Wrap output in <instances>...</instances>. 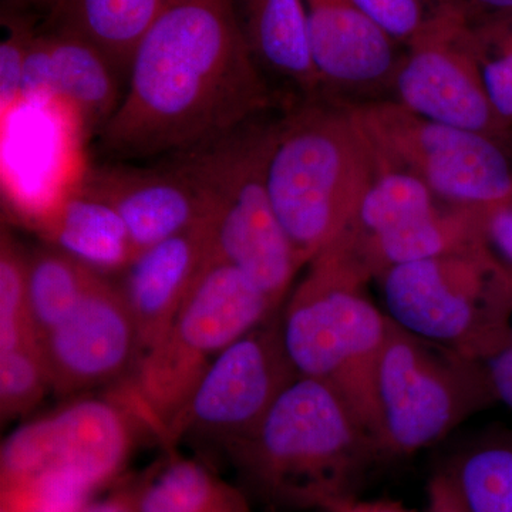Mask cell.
<instances>
[{"mask_svg": "<svg viewBox=\"0 0 512 512\" xmlns=\"http://www.w3.org/2000/svg\"><path fill=\"white\" fill-rule=\"evenodd\" d=\"M298 377L285 348L281 313L276 312L212 360L170 444L192 433L231 448L259 426Z\"/></svg>", "mask_w": 512, "mask_h": 512, "instance_id": "11", "label": "cell"}, {"mask_svg": "<svg viewBox=\"0 0 512 512\" xmlns=\"http://www.w3.org/2000/svg\"><path fill=\"white\" fill-rule=\"evenodd\" d=\"M498 403L512 410V346L485 360Z\"/></svg>", "mask_w": 512, "mask_h": 512, "instance_id": "33", "label": "cell"}, {"mask_svg": "<svg viewBox=\"0 0 512 512\" xmlns=\"http://www.w3.org/2000/svg\"><path fill=\"white\" fill-rule=\"evenodd\" d=\"M130 497L137 512H254L237 488L180 457L168 460Z\"/></svg>", "mask_w": 512, "mask_h": 512, "instance_id": "22", "label": "cell"}, {"mask_svg": "<svg viewBox=\"0 0 512 512\" xmlns=\"http://www.w3.org/2000/svg\"><path fill=\"white\" fill-rule=\"evenodd\" d=\"M352 109L382 167L413 175L451 204L495 208L512 202L511 165L501 141L424 119L393 100Z\"/></svg>", "mask_w": 512, "mask_h": 512, "instance_id": "9", "label": "cell"}, {"mask_svg": "<svg viewBox=\"0 0 512 512\" xmlns=\"http://www.w3.org/2000/svg\"><path fill=\"white\" fill-rule=\"evenodd\" d=\"M468 16L493 15L511 12L512 0H458Z\"/></svg>", "mask_w": 512, "mask_h": 512, "instance_id": "35", "label": "cell"}, {"mask_svg": "<svg viewBox=\"0 0 512 512\" xmlns=\"http://www.w3.org/2000/svg\"><path fill=\"white\" fill-rule=\"evenodd\" d=\"M379 173L352 104L320 97L282 110L266 180L303 266L345 231Z\"/></svg>", "mask_w": 512, "mask_h": 512, "instance_id": "2", "label": "cell"}, {"mask_svg": "<svg viewBox=\"0 0 512 512\" xmlns=\"http://www.w3.org/2000/svg\"><path fill=\"white\" fill-rule=\"evenodd\" d=\"M212 256L214 234L208 218L144 249L124 271L120 288L136 322L137 359L164 338Z\"/></svg>", "mask_w": 512, "mask_h": 512, "instance_id": "17", "label": "cell"}, {"mask_svg": "<svg viewBox=\"0 0 512 512\" xmlns=\"http://www.w3.org/2000/svg\"><path fill=\"white\" fill-rule=\"evenodd\" d=\"M22 96L25 104L32 101H55L52 56L46 35L32 33L30 36L23 67Z\"/></svg>", "mask_w": 512, "mask_h": 512, "instance_id": "30", "label": "cell"}, {"mask_svg": "<svg viewBox=\"0 0 512 512\" xmlns=\"http://www.w3.org/2000/svg\"><path fill=\"white\" fill-rule=\"evenodd\" d=\"M493 210L451 204L413 175L382 167L339 237L377 279L392 266L488 244Z\"/></svg>", "mask_w": 512, "mask_h": 512, "instance_id": "10", "label": "cell"}, {"mask_svg": "<svg viewBox=\"0 0 512 512\" xmlns=\"http://www.w3.org/2000/svg\"><path fill=\"white\" fill-rule=\"evenodd\" d=\"M167 0H59L57 28L82 37L109 60L119 73H128L141 37Z\"/></svg>", "mask_w": 512, "mask_h": 512, "instance_id": "21", "label": "cell"}, {"mask_svg": "<svg viewBox=\"0 0 512 512\" xmlns=\"http://www.w3.org/2000/svg\"><path fill=\"white\" fill-rule=\"evenodd\" d=\"M50 386L49 372L37 340L0 353V410L2 419L22 416L42 400Z\"/></svg>", "mask_w": 512, "mask_h": 512, "instance_id": "27", "label": "cell"}, {"mask_svg": "<svg viewBox=\"0 0 512 512\" xmlns=\"http://www.w3.org/2000/svg\"><path fill=\"white\" fill-rule=\"evenodd\" d=\"M97 275L53 247L28 255V316L37 342L72 315Z\"/></svg>", "mask_w": 512, "mask_h": 512, "instance_id": "24", "label": "cell"}, {"mask_svg": "<svg viewBox=\"0 0 512 512\" xmlns=\"http://www.w3.org/2000/svg\"><path fill=\"white\" fill-rule=\"evenodd\" d=\"M427 498H429V508L426 512H468L453 481L444 470L431 477Z\"/></svg>", "mask_w": 512, "mask_h": 512, "instance_id": "32", "label": "cell"}, {"mask_svg": "<svg viewBox=\"0 0 512 512\" xmlns=\"http://www.w3.org/2000/svg\"><path fill=\"white\" fill-rule=\"evenodd\" d=\"M37 340L28 316V255L5 231L0 241V353Z\"/></svg>", "mask_w": 512, "mask_h": 512, "instance_id": "26", "label": "cell"}, {"mask_svg": "<svg viewBox=\"0 0 512 512\" xmlns=\"http://www.w3.org/2000/svg\"><path fill=\"white\" fill-rule=\"evenodd\" d=\"M37 423L45 454L40 471H62L93 493L119 476L131 454L134 426H140L113 396L77 400Z\"/></svg>", "mask_w": 512, "mask_h": 512, "instance_id": "16", "label": "cell"}, {"mask_svg": "<svg viewBox=\"0 0 512 512\" xmlns=\"http://www.w3.org/2000/svg\"><path fill=\"white\" fill-rule=\"evenodd\" d=\"M229 451L272 503L325 512L356 497L360 480L382 458L342 397L329 384L303 376Z\"/></svg>", "mask_w": 512, "mask_h": 512, "instance_id": "4", "label": "cell"}, {"mask_svg": "<svg viewBox=\"0 0 512 512\" xmlns=\"http://www.w3.org/2000/svg\"><path fill=\"white\" fill-rule=\"evenodd\" d=\"M313 66L326 99L390 92L406 47L350 0H305Z\"/></svg>", "mask_w": 512, "mask_h": 512, "instance_id": "14", "label": "cell"}, {"mask_svg": "<svg viewBox=\"0 0 512 512\" xmlns=\"http://www.w3.org/2000/svg\"><path fill=\"white\" fill-rule=\"evenodd\" d=\"M22 2H29V3H53V5H56L59 0H22Z\"/></svg>", "mask_w": 512, "mask_h": 512, "instance_id": "37", "label": "cell"}, {"mask_svg": "<svg viewBox=\"0 0 512 512\" xmlns=\"http://www.w3.org/2000/svg\"><path fill=\"white\" fill-rule=\"evenodd\" d=\"M82 512H137V510L130 494H119L103 500H92Z\"/></svg>", "mask_w": 512, "mask_h": 512, "instance_id": "36", "label": "cell"}, {"mask_svg": "<svg viewBox=\"0 0 512 512\" xmlns=\"http://www.w3.org/2000/svg\"><path fill=\"white\" fill-rule=\"evenodd\" d=\"M444 471L468 512H512V430L481 434Z\"/></svg>", "mask_w": 512, "mask_h": 512, "instance_id": "23", "label": "cell"}, {"mask_svg": "<svg viewBox=\"0 0 512 512\" xmlns=\"http://www.w3.org/2000/svg\"><path fill=\"white\" fill-rule=\"evenodd\" d=\"M389 100L424 119L504 141L511 128L498 119L485 92L468 35V15L458 2L413 42L394 73Z\"/></svg>", "mask_w": 512, "mask_h": 512, "instance_id": "12", "label": "cell"}, {"mask_svg": "<svg viewBox=\"0 0 512 512\" xmlns=\"http://www.w3.org/2000/svg\"><path fill=\"white\" fill-rule=\"evenodd\" d=\"M100 146L123 160L187 153L291 106L256 64L235 0H167L141 37Z\"/></svg>", "mask_w": 512, "mask_h": 512, "instance_id": "1", "label": "cell"}, {"mask_svg": "<svg viewBox=\"0 0 512 512\" xmlns=\"http://www.w3.org/2000/svg\"><path fill=\"white\" fill-rule=\"evenodd\" d=\"M329 512H419L409 510L393 501H363L357 497L340 501Z\"/></svg>", "mask_w": 512, "mask_h": 512, "instance_id": "34", "label": "cell"}, {"mask_svg": "<svg viewBox=\"0 0 512 512\" xmlns=\"http://www.w3.org/2000/svg\"><path fill=\"white\" fill-rule=\"evenodd\" d=\"M239 18L252 56L266 79L281 83L289 103L320 99L305 0H239Z\"/></svg>", "mask_w": 512, "mask_h": 512, "instance_id": "18", "label": "cell"}, {"mask_svg": "<svg viewBox=\"0 0 512 512\" xmlns=\"http://www.w3.org/2000/svg\"><path fill=\"white\" fill-rule=\"evenodd\" d=\"M510 346H512V320H511V328H510Z\"/></svg>", "mask_w": 512, "mask_h": 512, "instance_id": "38", "label": "cell"}, {"mask_svg": "<svg viewBox=\"0 0 512 512\" xmlns=\"http://www.w3.org/2000/svg\"><path fill=\"white\" fill-rule=\"evenodd\" d=\"M377 389L382 458L412 456L498 403L484 360L413 335L392 319Z\"/></svg>", "mask_w": 512, "mask_h": 512, "instance_id": "8", "label": "cell"}, {"mask_svg": "<svg viewBox=\"0 0 512 512\" xmlns=\"http://www.w3.org/2000/svg\"><path fill=\"white\" fill-rule=\"evenodd\" d=\"M363 15L392 37L409 47L457 0H350Z\"/></svg>", "mask_w": 512, "mask_h": 512, "instance_id": "28", "label": "cell"}, {"mask_svg": "<svg viewBox=\"0 0 512 512\" xmlns=\"http://www.w3.org/2000/svg\"><path fill=\"white\" fill-rule=\"evenodd\" d=\"M32 30L16 20L0 43V114L2 121L23 106L22 83L26 49Z\"/></svg>", "mask_w": 512, "mask_h": 512, "instance_id": "29", "label": "cell"}, {"mask_svg": "<svg viewBox=\"0 0 512 512\" xmlns=\"http://www.w3.org/2000/svg\"><path fill=\"white\" fill-rule=\"evenodd\" d=\"M272 113L177 157L210 201L214 256L282 305L303 265L269 197L266 171L281 116Z\"/></svg>", "mask_w": 512, "mask_h": 512, "instance_id": "5", "label": "cell"}, {"mask_svg": "<svg viewBox=\"0 0 512 512\" xmlns=\"http://www.w3.org/2000/svg\"><path fill=\"white\" fill-rule=\"evenodd\" d=\"M134 167L103 165L83 188L116 208L138 254L211 218L210 201L183 161Z\"/></svg>", "mask_w": 512, "mask_h": 512, "instance_id": "15", "label": "cell"}, {"mask_svg": "<svg viewBox=\"0 0 512 512\" xmlns=\"http://www.w3.org/2000/svg\"><path fill=\"white\" fill-rule=\"evenodd\" d=\"M468 35L478 72L498 119L512 127V10L468 16Z\"/></svg>", "mask_w": 512, "mask_h": 512, "instance_id": "25", "label": "cell"}, {"mask_svg": "<svg viewBox=\"0 0 512 512\" xmlns=\"http://www.w3.org/2000/svg\"><path fill=\"white\" fill-rule=\"evenodd\" d=\"M372 279L336 238L306 265L281 312V326L299 376L329 384L379 448L377 376L390 318L367 296Z\"/></svg>", "mask_w": 512, "mask_h": 512, "instance_id": "3", "label": "cell"}, {"mask_svg": "<svg viewBox=\"0 0 512 512\" xmlns=\"http://www.w3.org/2000/svg\"><path fill=\"white\" fill-rule=\"evenodd\" d=\"M487 234L495 254L512 268V202L490 212Z\"/></svg>", "mask_w": 512, "mask_h": 512, "instance_id": "31", "label": "cell"}, {"mask_svg": "<svg viewBox=\"0 0 512 512\" xmlns=\"http://www.w3.org/2000/svg\"><path fill=\"white\" fill-rule=\"evenodd\" d=\"M279 306L234 265L212 256L164 338L134 363L128 384L137 402L153 419L173 423L212 360Z\"/></svg>", "mask_w": 512, "mask_h": 512, "instance_id": "7", "label": "cell"}, {"mask_svg": "<svg viewBox=\"0 0 512 512\" xmlns=\"http://www.w3.org/2000/svg\"><path fill=\"white\" fill-rule=\"evenodd\" d=\"M39 345L57 393L80 392L119 377L138 356L136 322L120 286L97 275L72 315Z\"/></svg>", "mask_w": 512, "mask_h": 512, "instance_id": "13", "label": "cell"}, {"mask_svg": "<svg viewBox=\"0 0 512 512\" xmlns=\"http://www.w3.org/2000/svg\"><path fill=\"white\" fill-rule=\"evenodd\" d=\"M377 281L386 315L407 332L484 362L510 348L512 268L490 242L392 266Z\"/></svg>", "mask_w": 512, "mask_h": 512, "instance_id": "6", "label": "cell"}, {"mask_svg": "<svg viewBox=\"0 0 512 512\" xmlns=\"http://www.w3.org/2000/svg\"><path fill=\"white\" fill-rule=\"evenodd\" d=\"M50 247L107 276L124 272L138 252L113 205L80 187L37 217Z\"/></svg>", "mask_w": 512, "mask_h": 512, "instance_id": "19", "label": "cell"}, {"mask_svg": "<svg viewBox=\"0 0 512 512\" xmlns=\"http://www.w3.org/2000/svg\"><path fill=\"white\" fill-rule=\"evenodd\" d=\"M52 56L55 100L77 114L89 130H103L120 104L119 72L82 37L56 29L46 33Z\"/></svg>", "mask_w": 512, "mask_h": 512, "instance_id": "20", "label": "cell"}]
</instances>
